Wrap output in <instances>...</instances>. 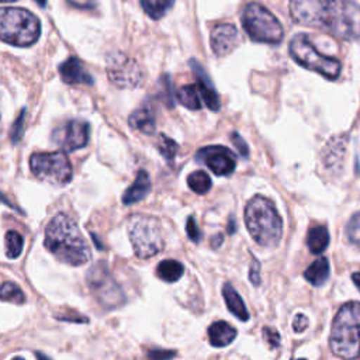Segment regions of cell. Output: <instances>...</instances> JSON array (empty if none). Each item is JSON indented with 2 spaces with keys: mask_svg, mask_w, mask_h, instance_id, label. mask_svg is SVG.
I'll list each match as a JSON object with an SVG mask.
<instances>
[{
  "mask_svg": "<svg viewBox=\"0 0 360 360\" xmlns=\"http://www.w3.org/2000/svg\"><path fill=\"white\" fill-rule=\"evenodd\" d=\"M41 34L39 20L20 7H0V39L14 46H30Z\"/></svg>",
  "mask_w": 360,
  "mask_h": 360,
  "instance_id": "obj_5",
  "label": "cell"
},
{
  "mask_svg": "<svg viewBox=\"0 0 360 360\" xmlns=\"http://www.w3.org/2000/svg\"><path fill=\"white\" fill-rule=\"evenodd\" d=\"M24 128H25V108H22V110H21L20 115L17 117V120L14 121V124H13V127H11V132H10V135H11V141H13V143H15V142H18V141H20V138L22 136Z\"/></svg>",
  "mask_w": 360,
  "mask_h": 360,
  "instance_id": "obj_33",
  "label": "cell"
},
{
  "mask_svg": "<svg viewBox=\"0 0 360 360\" xmlns=\"http://www.w3.org/2000/svg\"><path fill=\"white\" fill-rule=\"evenodd\" d=\"M231 141H232V143L236 146V149H238V152H239V155H240L242 158H248V156H249L248 143L245 142V139H243L238 132H232Z\"/></svg>",
  "mask_w": 360,
  "mask_h": 360,
  "instance_id": "obj_35",
  "label": "cell"
},
{
  "mask_svg": "<svg viewBox=\"0 0 360 360\" xmlns=\"http://www.w3.org/2000/svg\"><path fill=\"white\" fill-rule=\"evenodd\" d=\"M90 125L82 120H70L52 131L51 139L65 152L84 148L89 142Z\"/></svg>",
  "mask_w": 360,
  "mask_h": 360,
  "instance_id": "obj_12",
  "label": "cell"
},
{
  "mask_svg": "<svg viewBox=\"0 0 360 360\" xmlns=\"http://www.w3.org/2000/svg\"><path fill=\"white\" fill-rule=\"evenodd\" d=\"M307 245L312 253H315V255L322 253L326 249V246L329 245V232H328L326 226H323V225L312 226L308 231Z\"/></svg>",
  "mask_w": 360,
  "mask_h": 360,
  "instance_id": "obj_23",
  "label": "cell"
},
{
  "mask_svg": "<svg viewBox=\"0 0 360 360\" xmlns=\"http://www.w3.org/2000/svg\"><path fill=\"white\" fill-rule=\"evenodd\" d=\"M13 1H17V0H0V3H13Z\"/></svg>",
  "mask_w": 360,
  "mask_h": 360,
  "instance_id": "obj_44",
  "label": "cell"
},
{
  "mask_svg": "<svg viewBox=\"0 0 360 360\" xmlns=\"http://www.w3.org/2000/svg\"><path fill=\"white\" fill-rule=\"evenodd\" d=\"M128 122H129V125H131L134 129L141 131V132H143V134H146V135H152V134L155 132V129H156L155 114H153V111H152L149 107H146V105H143V107L135 110V111L129 115Z\"/></svg>",
  "mask_w": 360,
  "mask_h": 360,
  "instance_id": "obj_20",
  "label": "cell"
},
{
  "mask_svg": "<svg viewBox=\"0 0 360 360\" xmlns=\"http://www.w3.org/2000/svg\"><path fill=\"white\" fill-rule=\"evenodd\" d=\"M242 25L250 39L264 44L283 41L284 28L277 17L259 3H249L242 11Z\"/></svg>",
  "mask_w": 360,
  "mask_h": 360,
  "instance_id": "obj_8",
  "label": "cell"
},
{
  "mask_svg": "<svg viewBox=\"0 0 360 360\" xmlns=\"http://www.w3.org/2000/svg\"><path fill=\"white\" fill-rule=\"evenodd\" d=\"M158 149H159L160 155L169 163H172L174 160V156H176L177 150H179V145L174 142V139L162 134V135H159V139H158Z\"/></svg>",
  "mask_w": 360,
  "mask_h": 360,
  "instance_id": "obj_30",
  "label": "cell"
},
{
  "mask_svg": "<svg viewBox=\"0 0 360 360\" xmlns=\"http://www.w3.org/2000/svg\"><path fill=\"white\" fill-rule=\"evenodd\" d=\"M44 245L58 260L70 266H82L91 256L79 226L68 214H58L48 222Z\"/></svg>",
  "mask_w": 360,
  "mask_h": 360,
  "instance_id": "obj_2",
  "label": "cell"
},
{
  "mask_svg": "<svg viewBox=\"0 0 360 360\" xmlns=\"http://www.w3.org/2000/svg\"><path fill=\"white\" fill-rule=\"evenodd\" d=\"M245 224L256 243L263 248L278 245L283 233V221L271 200L264 195L252 197L245 208Z\"/></svg>",
  "mask_w": 360,
  "mask_h": 360,
  "instance_id": "obj_3",
  "label": "cell"
},
{
  "mask_svg": "<svg viewBox=\"0 0 360 360\" xmlns=\"http://www.w3.org/2000/svg\"><path fill=\"white\" fill-rule=\"evenodd\" d=\"M346 146H347V136L338 135L328 141V143L322 149V165L323 167L333 173L339 174L343 170L345 159H346Z\"/></svg>",
  "mask_w": 360,
  "mask_h": 360,
  "instance_id": "obj_14",
  "label": "cell"
},
{
  "mask_svg": "<svg viewBox=\"0 0 360 360\" xmlns=\"http://www.w3.org/2000/svg\"><path fill=\"white\" fill-rule=\"evenodd\" d=\"M177 98L188 110H200L202 105L201 94H200V89H198L197 83L180 87V90L177 91Z\"/></svg>",
  "mask_w": 360,
  "mask_h": 360,
  "instance_id": "obj_25",
  "label": "cell"
},
{
  "mask_svg": "<svg viewBox=\"0 0 360 360\" xmlns=\"http://www.w3.org/2000/svg\"><path fill=\"white\" fill-rule=\"evenodd\" d=\"M249 280L253 285L260 284V263L253 257L250 262V270H249Z\"/></svg>",
  "mask_w": 360,
  "mask_h": 360,
  "instance_id": "obj_37",
  "label": "cell"
},
{
  "mask_svg": "<svg viewBox=\"0 0 360 360\" xmlns=\"http://www.w3.org/2000/svg\"><path fill=\"white\" fill-rule=\"evenodd\" d=\"M222 242H224V235L222 233H217L212 239H211V246L212 248H219L221 245H222Z\"/></svg>",
  "mask_w": 360,
  "mask_h": 360,
  "instance_id": "obj_41",
  "label": "cell"
},
{
  "mask_svg": "<svg viewBox=\"0 0 360 360\" xmlns=\"http://www.w3.org/2000/svg\"><path fill=\"white\" fill-rule=\"evenodd\" d=\"M195 160L205 165L217 176H228L236 167L233 152L222 145H210L195 153Z\"/></svg>",
  "mask_w": 360,
  "mask_h": 360,
  "instance_id": "obj_13",
  "label": "cell"
},
{
  "mask_svg": "<svg viewBox=\"0 0 360 360\" xmlns=\"http://www.w3.org/2000/svg\"><path fill=\"white\" fill-rule=\"evenodd\" d=\"M210 343L215 347H224L233 342L236 338V329L225 321H217L208 328Z\"/></svg>",
  "mask_w": 360,
  "mask_h": 360,
  "instance_id": "obj_19",
  "label": "cell"
},
{
  "mask_svg": "<svg viewBox=\"0 0 360 360\" xmlns=\"http://www.w3.org/2000/svg\"><path fill=\"white\" fill-rule=\"evenodd\" d=\"M228 232H229V233H233V232H235V222H233V219H232V218L229 219V226H228Z\"/></svg>",
  "mask_w": 360,
  "mask_h": 360,
  "instance_id": "obj_43",
  "label": "cell"
},
{
  "mask_svg": "<svg viewBox=\"0 0 360 360\" xmlns=\"http://www.w3.org/2000/svg\"><path fill=\"white\" fill-rule=\"evenodd\" d=\"M107 76L121 89H135L145 80V70L139 62L124 52H112L107 56Z\"/></svg>",
  "mask_w": 360,
  "mask_h": 360,
  "instance_id": "obj_10",
  "label": "cell"
},
{
  "mask_svg": "<svg viewBox=\"0 0 360 360\" xmlns=\"http://www.w3.org/2000/svg\"><path fill=\"white\" fill-rule=\"evenodd\" d=\"M263 336L266 339V342L271 346V347H278L280 346V335L276 329L266 326L263 328Z\"/></svg>",
  "mask_w": 360,
  "mask_h": 360,
  "instance_id": "obj_36",
  "label": "cell"
},
{
  "mask_svg": "<svg viewBox=\"0 0 360 360\" xmlns=\"http://www.w3.org/2000/svg\"><path fill=\"white\" fill-rule=\"evenodd\" d=\"M184 273V266L173 259L162 260L156 267V274L160 280L166 283H174L177 281Z\"/></svg>",
  "mask_w": 360,
  "mask_h": 360,
  "instance_id": "obj_24",
  "label": "cell"
},
{
  "mask_svg": "<svg viewBox=\"0 0 360 360\" xmlns=\"http://www.w3.org/2000/svg\"><path fill=\"white\" fill-rule=\"evenodd\" d=\"M128 233L134 252L139 259L156 256L165 248L162 225L152 215H131L128 219Z\"/></svg>",
  "mask_w": 360,
  "mask_h": 360,
  "instance_id": "obj_6",
  "label": "cell"
},
{
  "mask_svg": "<svg viewBox=\"0 0 360 360\" xmlns=\"http://www.w3.org/2000/svg\"><path fill=\"white\" fill-rule=\"evenodd\" d=\"M304 277L312 285H322L329 277V262L326 257H319L305 270Z\"/></svg>",
  "mask_w": 360,
  "mask_h": 360,
  "instance_id": "obj_22",
  "label": "cell"
},
{
  "mask_svg": "<svg viewBox=\"0 0 360 360\" xmlns=\"http://www.w3.org/2000/svg\"><path fill=\"white\" fill-rule=\"evenodd\" d=\"M239 41V32L233 24H218L212 28L210 44L211 49L217 56H225L231 53Z\"/></svg>",
  "mask_w": 360,
  "mask_h": 360,
  "instance_id": "obj_15",
  "label": "cell"
},
{
  "mask_svg": "<svg viewBox=\"0 0 360 360\" xmlns=\"http://www.w3.org/2000/svg\"><path fill=\"white\" fill-rule=\"evenodd\" d=\"M152 190V183L149 174L145 170H139L134 183L125 190L122 195V204L131 205L143 200Z\"/></svg>",
  "mask_w": 360,
  "mask_h": 360,
  "instance_id": "obj_18",
  "label": "cell"
},
{
  "mask_svg": "<svg viewBox=\"0 0 360 360\" xmlns=\"http://www.w3.org/2000/svg\"><path fill=\"white\" fill-rule=\"evenodd\" d=\"M352 280H353V283L356 284V287L360 290V271L353 273V274H352Z\"/></svg>",
  "mask_w": 360,
  "mask_h": 360,
  "instance_id": "obj_42",
  "label": "cell"
},
{
  "mask_svg": "<svg viewBox=\"0 0 360 360\" xmlns=\"http://www.w3.org/2000/svg\"><path fill=\"white\" fill-rule=\"evenodd\" d=\"M68 3H70L75 7H80V8H91L96 4V0H68Z\"/></svg>",
  "mask_w": 360,
  "mask_h": 360,
  "instance_id": "obj_39",
  "label": "cell"
},
{
  "mask_svg": "<svg viewBox=\"0 0 360 360\" xmlns=\"http://www.w3.org/2000/svg\"><path fill=\"white\" fill-rule=\"evenodd\" d=\"M0 300L8 301L13 304H22L25 301V297L22 290L17 284L7 281L0 285Z\"/></svg>",
  "mask_w": 360,
  "mask_h": 360,
  "instance_id": "obj_29",
  "label": "cell"
},
{
  "mask_svg": "<svg viewBox=\"0 0 360 360\" xmlns=\"http://www.w3.org/2000/svg\"><path fill=\"white\" fill-rule=\"evenodd\" d=\"M24 248V239L17 231L6 233V255L8 259H17Z\"/></svg>",
  "mask_w": 360,
  "mask_h": 360,
  "instance_id": "obj_28",
  "label": "cell"
},
{
  "mask_svg": "<svg viewBox=\"0 0 360 360\" xmlns=\"http://www.w3.org/2000/svg\"><path fill=\"white\" fill-rule=\"evenodd\" d=\"M87 284L98 302L105 308H115L125 300L121 287L112 278L104 263H97L89 270Z\"/></svg>",
  "mask_w": 360,
  "mask_h": 360,
  "instance_id": "obj_11",
  "label": "cell"
},
{
  "mask_svg": "<svg viewBox=\"0 0 360 360\" xmlns=\"http://www.w3.org/2000/svg\"><path fill=\"white\" fill-rule=\"evenodd\" d=\"M174 4V0H141V7L152 20H160Z\"/></svg>",
  "mask_w": 360,
  "mask_h": 360,
  "instance_id": "obj_26",
  "label": "cell"
},
{
  "mask_svg": "<svg viewBox=\"0 0 360 360\" xmlns=\"http://www.w3.org/2000/svg\"><path fill=\"white\" fill-rule=\"evenodd\" d=\"M190 66L193 68L198 82H197V86L200 89V94H201V98L202 101L205 103V105L212 110V111H218L219 110V97L214 89V84L210 80L208 75L205 73V70L202 69V66L195 60V59H191L190 60Z\"/></svg>",
  "mask_w": 360,
  "mask_h": 360,
  "instance_id": "obj_17",
  "label": "cell"
},
{
  "mask_svg": "<svg viewBox=\"0 0 360 360\" xmlns=\"http://www.w3.org/2000/svg\"><path fill=\"white\" fill-rule=\"evenodd\" d=\"M307 328H308V318H307L305 315H302V314L295 315V318H294V321H292V329H294L295 332H302V330H305Z\"/></svg>",
  "mask_w": 360,
  "mask_h": 360,
  "instance_id": "obj_38",
  "label": "cell"
},
{
  "mask_svg": "<svg viewBox=\"0 0 360 360\" xmlns=\"http://www.w3.org/2000/svg\"><path fill=\"white\" fill-rule=\"evenodd\" d=\"M288 51L291 58L301 66L318 72L319 75L335 80L339 77L342 65L336 58L326 56L321 53L314 44L311 42L309 37L304 32L295 34L288 45Z\"/></svg>",
  "mask_w": 360,
  "mask_h": 360,
  "instance_id": "obj_7",
  "label": "cell"
},
{
  "mask_svg": "<svg viewBox=\"0 0 360 360\" xmlns=\"http://www.w3.org/2000/svg\"><path fill=\"white\" fill-rule=\"evenodd\" d=\"M329 346L338 357H360V302H346L339 308L332 322Z\"/></svg>",
  "mask_w": 360,
  "mask_h": 360,
  "instance_id": "obj_4",
  "label": "cell"
},
{
  "mask_svg": "<svg viewBox=\"0 0 360 360\" xmlns=\"http://www.w3.org/2000/svg\"><path fill=\"white\" fill-rule=\"evenodd\" d=\"M187 184L188 187L197 193V194H205L211 188V179L204 170H197L188 174L187 177Z\"/></svg>",
  "mask_w": 360,
  "mask_h": 360,
  "instance_id": "obj_27",
  "label": "cell"
},
{
  "mask_svg": "<svg viewBox=\"0 0 360 360\" xmlns=\"http://www.w3.org/2000/svg\"><path fill=\"white\" fill-rule=\"evenodd\" d=\"M32 174L52 186H65L72 180L73 169L63 152L34 153L30 159Z\"/></svg>",
  "mask_w": 360,
  "mask_h": 360,
  "instance_id": "obj_9",
  "label": "cell"
},
{
  "mask_svg": "<svg viewBox=\"0 0 360 360\" xmlns=\"http://www.w3.org/2000/svg\"><path fill=\"white\" fill-rule=\"evenodd\" d=\"M186 232H187V236L194 242V243H198L201 240V231L198 229L195 221L193 217H188L187 218V222H186Z\"/></svg>",
  "mask_w": 360,
  "mask_h": 360,
  "instance_id": "obj_34",
  "label": "cell"
},
{
  "mask_svg": "<svg viewBox=\"0 0 360 360\" xmlns=\"http://www.w3.org/2000/svg\"><path fill=\"white\" fill-rule=\"evenodd\" d=\"M160 86H162V96H163V101L169 105V107H173L174 104V93H173V84H172V80L167 75L162 76L160 77Z\"/></svg>",
  "mask_w": 360,
  "mask_h": 360,
  "instance_id": "obj_32",
  "label": "cell"
},
{
  "mask_svg": "<svg viewBox=\"0 0 360 360\" xmlns=\"http://www.w3.org/2000/svg\"><path fill=\"white\" fill-rule=\"evenodd\" d=\"M173 356H174V352H163V350H152L148 353V357H152V359H166Z\"/></svg>",
  "mask_w": 360,
  "mask_h": 360,
  "instance_id": "obj_40",
  "label": "cell"
},
{
  "mask_svg": "<svg viewBox=\"0 0 360 360\" xmlns=\"http://www.w3.org/2000/svg\"><path fill=\"white\" fill-rule=\"evenodd\" d=\"M59 75H60V79L68 84L91 86L94 83L93 76L84 68L83 62L76 56H70L59 65Z\"/></svg>",
  "mask_w": 360,
  "mask_h": 360,
  "instance_id": "obj_16",
  "label": "cell"
},
{
  "mask_svg": "<svg viewBox=\"0 0 360 360\" xmlns=\"http://www.w3.org/2000/svg\"><path fill=\"white\" fill-rule=\"evenodd\" d=\"M290 14L300 25L322 28L342 39L360 38V6L352 0H291Z\"/></svg>",
  "mask_w": 360,
  "mask_h": 360,
  "instance_id": "obj_1",
  "label": "cell"
},
{
  "mask_svg": "<svg viewBox=\"0 0 360 360\" xmlns=\"http://www.w3.org/2000/svg\"><path fill=\"white\" fill-rule=\"evenodd\" d=\"M222 295H224V300L226 302V307L240 321H248L249 319V312L245 307V302L243 300L240 298V295L238 294V291L229 284V283H225L222 285Z\"/></svg>",
  "mask_w": 360,
  "mask_h": 360,
  "instance_id": "obj_21",
  "label": "cell"
},
{
  "mask_svg": "<svg viewBox=\"0 0 360 360\" xmlns=\"http://www.w3.org/2000/svg\"><path fill=\"white\" fill-rule=\"evenodd\" d=\"M346 235H347V239L353 245L360 246V212L354 214L349 219L347 226H346Z\"/></svg>",
  "mask_w": 360,
  "mask_h": 360,
  "instance_id": "obj_31",
  "label": "cell"
}]
</instances>
